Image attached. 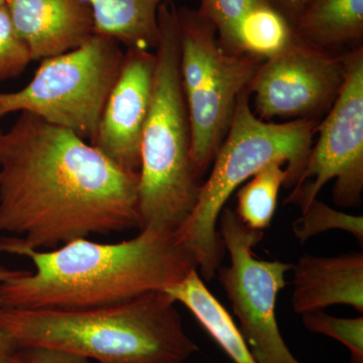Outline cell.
Segmentation results:
<instances>
[{
	"label": "cell",
	"mask_w": 363,
	"mask_h": 363,
	"mask_svg": "<svg viewBox=\"0 0 363 363\" xmlns=\"http://www.w3.org/2000/svg\"><path fill=\"white\" fill-rule=\"evenodd\" d=\"M333 229L352 234L362 245L363 217L337 211L320 200H314L293 222L294 235L301 243Z\"/></svg>",
	"instance_id": "obj_19"
},
{
	"label": "cell",
	"mask_w": 363,
	"mask_h": 363,
	"mask_svg": "<svg viewBox=\"0 0 363 363\" xmlns=\"http://www.w3.org/2000/svg\"><path fill=\"white\" fill-rule=\"evenodd\" d=\"M94 32L126 49L156 51L160 39L159 9L166 0H89Z\"/></svg>",
	"instance_id": "obj_15"
},
{
	"label": "cell",
	"mask_w": 363,
	"mask_h": 363,
	"mask_svg": "<svg viewBox=\"0 0 363 363\" xmlns=\"http://www.w3.org/2000/svg\"><path fill=\"white\" fill-rule=\"evenodd\" d=\"M218 222L230 264L219 267L216 274L240 320L241 335L253 359L257 363H300L281 337L276 318L277 300L293 264L255 257L252 247L262 240L264 231L248 228L229 208H223Z\"/></svg>",
	"instance_id": "obj_8"
},
{
	"label": "cell",
	"mask_w": 363,
	"mask_h": 363,
	"mask_svg": "<svg viewBox=\"0 0 363 363\" xmlns=\"http://www.w3.org/2000/svg\"><path fill=\"white\" fill-rule=\"evenodd\" d=\"M123 58L119 43L94 33L77 49L43 60L23 89L0 93V117L28 112L91 143Z\"/></svg>",
	"instance_id": "obj_7"
},
{
	"label": "cell",
	"mask_w": 363,
	"mask_h": 363,
	"mask_svg": "<svg viewBox=\"0 0 363 363\" xmlns=\"http://www.w3.org/2000/svg\"><path fill=\"white\" fill-rule=\"evenodd\" d=\"M295 38L292 25L269 0H262L243 16L238 28V50L266 61L276 56Z\"/></svg>",
	"instance_id": "obj_17"
},
{
	"label": "cell",
	"mask_w": 363,
	"mask_h": 363,
	"mask_svg": "<svg viewBox=\"0 0 363 363\" xmlns=\"http://www.w3.org/2000/svg\"><path fill=\"white\" fill-rule=\"evenodd\" d=\"M162 291L121 304L80 310L0 307V326L21 348L40 346L97 363H185L198 346Z\"/></svg>",
	"instance_id": "obj_3"
},
{
	"label": "cell",
	"mask_w": 363,
	"mask_h": 363,
	"mask_svg": "<svg viewBox=\"0 0 363 363\" xmlns=\"http://www.w3.org/2000/svg\"><path fill=\"white\" fill-rule=\"evenodd\" d=\"M296 37L334 52L362 45L363 0H310L293 26Z\"/></svg>",
	"instance_id": "obj_14"
},
{
	"label": "cell",
	"mask_w": 363,
	"mask_h": 363,
	"mask_svg": "<svg viewBox=\"0 0 363 363\" xmlns=\"http://www.w3.org/2000/svg\"><path fill=\"white\" fill-rule=\"evenodd\" d=\"M0 252L33 262L35 272L0 283V307L80 311L128 302L178 284L198 264L174 233L147 226L131 240L98 243L87 238L51 250L21 247L0 236Z\"/></svg>",
	"instance_id": "obj_2"
},
{
	"label": "cell",
	"mask_w": 363,
	"mask_h": 363,
	"mask_svg": "<svg viewBox=\"0 0 363 363\" xmlns=\"http://www.w3.org/2000/svg\"><path fill=\"white\" fill-rule=\"evenodd\" d=\"M4 131L1 130L0 128V157H1V145H2V138H4Z\"/></svg>",
	"instance_id": "obj_27"
},
{
	"label": "cell",
	"mask_w": 363,
	"mask_h": 363,
	"mask_svg": "<svg viewBox=\"0 0 363 363\" xmlns=\"http://www.w3.org/2000/svg\"><path fill=\"white\" fill-rule=\"evenodd\" d=\"M6 6L33 61L77 49L95 33L89 0H6Z\"/></svg>",
	"instance_id": "obj_12"
},
{
	"label": "cell",
	"mask_w": 363,
	"mask_h": 363,
	"mask_svg": "<svg viewBox=\"0 0 363 363\" xmlns=\"http://www.w3.org/2000/svg\"><path fill=\"white\" fill-rule=\"evenodd\" d=\"M262 0H201L200 11L215 26L219 44L227 54L238 55V28L245 14Z\"/></svg>",
	"instance_id": "obj_20"
},
{
	"label": "cell",
	"mask_w": 363,
	"mask_h": 363,
	"mask_svg": "<svg viewBox=\"0 0 363 363\" xmlns=\"http://www.w3.org/2000/svg\"><path fill=\"white\" fill-rule=\"evenodd\" d=\"M32 61L30 50L16 33L4 4L0 7V82L18 77Z\"/></svg>",
	"instance_id": "obj_22"
},
{
	"label": "cell",
	"mask_w": 363,
	"mask_h": 363,
	"mask_svg": "<svg viewBox=\"0 0 363 363\" xmlns=\"http://www.w3.org/2000/svg\"><path fill=\"white\" fill-rule=\"evenodd\" d=\"M6 4V0H0V7Z\"/></svg>",
	"instance_id": "obj_28"
},
{
	"label": "cell",
	"mask_w": 363,
	"mask_h": 363,
	"mask_svg": "<svg viewBox=\"0 0 363 363\" xmlns=\"http://www.w3.org/2000/svg\"><path fill=\"white\" fill-rule=\"evenodd\" d=\"M9 363H91L89 359L52 348L23 347Z\"/></svg>",
	"instance_id": "obj_23"
},
{
	"label": "cell",
	"mask_w": 363,
	"mask_h": 363,
	"mask_svg": "<svg viewBox=\"0 0 363 363\" xmlns=\"http://www.w3.org/2000/svg\"><path fill=\"white\" fill-rule=\"evenodd\" d=\"M281 162H272L253 175L240 188L236 200L235 214L248 228L264 231L271 225L277 205L279 189L286 185L288 172Z\"/></svg>",
	"instance_id": "obj_18"
},
{
	"label": "cell",
	"mask_w": 363,
	"mask_h": 363,
	"mask_svg": "<svg viewBox=\"0 0 363 363\" xmlns=\"http://www.w3.org/2000/svg\"><path fill=\"white\" fill-rule=\"evenodd\" d=\"M23 272L25 271H23V269H7V267L4 266H0V283L6 281V279L14 278V277L23 274Z\"/></svg>",
	"instance_id": "obj_26"
},
{
	"label": "cell",
	"mask_w": 363,
	"mask_h": 363,
	"mask_svg": "<svg viewBox=\"0 0 363 363\" xmlns=\"http://www.w3.org/2000/svg\"><path fill=\"white\" fill-rule=\"evenodd\" d=\"M197 271L162 292L185 306L234 362L257 363L233 317L208 290Z\"/></svg>",
	"instance_id": "obj_16"
},
{
	"label": "cell",
	"mask_w": 363,
	"mask_h": 363,
	"mask_svg": "<svg viewBox=\"0 0 363 363\" xmlns=\"http://www.w3.org/2000/svg\"><path fill=\"white\" fill-rule=\"evenodd\" d=\"M180 75L191 130V160L201 180L228 133L238 96L262 60L222 50L200 9L178 7Z\"/></svg>",
	"instance_id": "obj_6"
},
{
	"label": "cell",
	"mask_w": 363,
	"mask_h": 363,
	"mask_svg": "<svg viewBox=\"0 0 363 363\" xmlns=\"http://www.w3.org/2000/svg\"><path fill=\"white\" fill-rule=\"evenodd\" d=\"M346 75L342 56L294 38L260 64L247 90L255 116L264 121H317L337 98Z\"/></svg>",
	"instance_id": "obj_10"
},
{
	"label": "cell",
	"mask_w": 363,
	"mask_h": 363,
	"mask_svg": "<svg viewBox=\"0 0 363 363\" xmlns=\"http://www.w3.org/2000/svg\"><path fill=\"white\" fill-rule=\"evenodd\" d=\"M294 26L310 0H269Z\"/></svg>",
	"instance_id": "obj_24"
},
{
	"label": "cell",
	"mask_w": 363,
	"mask_h": 363,
	"mask_svg": "<svg viewBox=\"0 0 363 363\" xmlns=\"http://www.w3.org/2000/svg\"><path fill=\"white\" fill-rule=\"evenodd\" d=\"M156 54L126 49L91 145L109 161L138 173L140 145L154 91Z\"/></svg>",
	"instance_id": "obj_11"
},
{
	"label": "cell",
	"mask_w": 363,
	"mask_h": 363,
	"mask_svg": "<svg viewBox=\"0 0 363 363\" xmlns=\"http://www.w3.org/2000/svg\"><path fill=\"white\" fill-rule=\"evenodd\" d=\"M142 228L138 173L72 131L21 112L0 157V234L51 250L90 235Z\"/></svg>",
	"instance_id": "obj_1"
},
{
	"label": "cell",
	"mask_w": 363,
	"mask_h": 363,
	"mask_svg": "<svg viewBox=\"0 0 363 363\" xmlns=\"http://www.w3.org/2000/svg\"><path fill=\"white\" fill-rule=\"evenodd\" d=\"M154 91L140 145L138 208L142 228L175 233L197 204L202 184L191 160V130L180 75L178 7L159 9Z\"/></svg>",
	"instance_id": "obj_4"
},
{
	"label": "cell",
	"mask_w": 363,
	"mask_h": 363,
	"mask_svg": "<svg viewBox=\"0 0 363 363\" xmlns=\"http://www.w3.org/2000/svg\"><path fill=\"white\" fill-rule=\"evenodd\" d=\"M317 121L269 123L255 116L247 88L240 93L228 133L214 157L213 168L200 189L190 216L174 233L194 255L210 281L221 266L224 247L217 223L234 191L272 162L286 164V185L294 187L302 174L316 135Z\"/></svg>",
	"instance_id": "obj_5"
},
{
	"label": "cell",
	"mask_w": 363,
	"mask_h": 363,
	"mask_svg": "<svg viewBox=\"0 0 363 363\" xmlns=\"http://www.w3.org/2000/svg\"><path fill=\"white\" fill-rule=\"evenodd\" d=\"M346 75L328 114L318 123L302 174L285 204L304 211L328 182L335 180L332 198L339 207L362 205L363 191V47L342 55Z\"/></svg>",
	"instance_id": "obj_9"
},
{
	"label": "cell",
	"mask_w": 363,
	"mask_h": 363,
	"mask_svg": "<svg viewBox=\"0 0 363 363\" xmlns=\"http://www.w3.org/2000/svg\"><path fill=\"white\" fill-rule=\"evenodd\" d=\"M292 307L297 314L347 305L363 313V255H305L293 264Z\"/></svg>",
	"instance_id": "obj_13"
},
{
	"label": "cell",
	"mask_w": 363,
	"mask_h": 363,
	"mask_svg": "<svg viewBox=\"0 0 363 363\" xmlns=\"http://www.w3.org/2000/svg\"><path fill=\"white\" fill-rule=\"evenodd\" d=\"M21 350L11 333L0 326V363H9Z\"/></svg>",
	"instance_id": "obj_25"
},
{
	"label": "cell",
	"mask_w": 363,
	"mask_h": 363,
	"mask_svg": "<svg viewBox=\"0 0 363 363\" xmlns=\"http://www.w3.org/2000/svg\"><path fill=\"white\" fill-rule=\"evenodd\" d=\"M303 323L312 333L322 334L342 343L350 352L348 363H363V317L337 318L323 311L302 315Z\"/></svg>",
	"instance_id": "obj_21"
}]
</instances>
